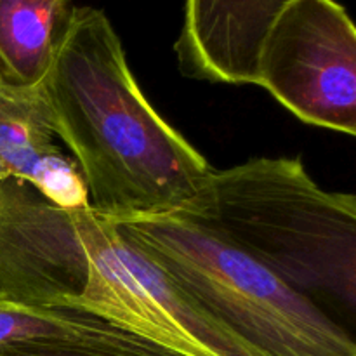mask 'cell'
Instances as JSON below:
<instances>
[{
	"label": "cell",
	"mask_w": 356,
	"mask_h": 356,
	"mask_svg": "<svg viewBox=\"0 0 356 356\" xmlns=\"http://www.w3.org/2000/svg\"><path fill=\"white\" fill-rule=\"evenodd\" d=\"M75 9L72 0H0V83L44 82Z\"/></svg>",
	"instance_id": "cell-8"
},
{
	"label": "cell",
	"mask_w": 356,
	"mask_h": 356,
	"mask_svg": "<svg viewBox=\"0 0 356 356\" xmlns=\"http://www.w3.org/2000/svg\"><path fill=\"white\" fill-rule=\"evenodd\" d=\"M120 235L261 356H356L350 330L228 243L172 214L111 219Z\"/></svg>",
	"instance_id": "cell-4"
},
{
	"label": "cell",
	"mask_w": 356,
	"mask_h": 356,
	"mask_svg": "<svg viewBox=\"0 0 356 356\" xmlns=\"http://www.w3.org/2000/svg\"><path fill=\"white\" fill-rule=\"evenodd\" d=\"M56 139L54 118L40 83H0V181H24L68 211L87 209V191L76 163Z\"/></svg>",
	"instance_id": "cell-7"
},
{
	"label": "cell",
	"mask_w": 356,
	"mask_h": 356,
	"mask_svg": "<svg viewBox=\"0 0 356 356\" xmlns=\"http://www.w3.org/2000/svg\"><path fill=\"white\" fill-rule=\"evenodd\" d=\"M256 86L299 120L356 134V30L336 0H294L264 38Z\"/></svg>",
	"instance_id": "cell-5"
},
{
	"label": "cell",
	"mask_w": 356,
	"mask_h": 356,
	"mask_svg": "<svg viewBox=\"0 0 356 356\" xmlns=\"http://www.w3.org/2000/svg\"><path fill=\"white\" fill-rule=\"evenodd\" d=\"M169 214L242 252L341 327L353 320L356 198L320 188L301 159L212 169Z\"/></svg>",
	"instance_id": "cell-3"
},
{
	"label": "cell",
	"mask_w": 356,
	"mask_h": 356,
	"mask_svg": "<svg viewBox=\"0 0 356 356\" xmlns=\"http://www.w3.org/2000/svg\"><path fill=\"white\" fill-rule=\"evenodd\" d=\"M0 356H183L134 332L94 318L70 337L28 341L0 350Z\"/></svg>",
	"instance_id": "cell-9"
},
{
	"label": "cell",
	"mask_w": 356,
	"mask_h": 356,
	"mask_svg": "<svg viewBox=\"0 0 356 356\" xmlns=\"http://www.w3.org/2000/svg\"><path fill=\"white\" fill-rule=\"evenodd\" d=\"M40 86L87 205L101 218L169 214L212 170L146 99L103 10L76 7Z\"/></svg>",
	"instance_id": "cell-2"
},
{
	"label": "cell",
	"mask_w": 356,
	"mask_h": 356,
	"mask_svg": "<svg viewBox=\"0 0 356 356\" xmlns=\"http://www.w3.org/2000/svg\"><path fill=\"white\" fill-rule=\"evenodd\" d=\"M294 0H184L174 44L179 72L207 82H257V61L268 31Z\"/></svg>",
	"instance_id": "cell-6"
},
{
	"label": "cell",
	"mask_w": 356,
	"mask_h": 356,
	"mask_svg": "<svg viewBox=\"0 0 356 356\" xmlns=\"http://www.w3.org/2000/svg\"><path fill=\"white\" fill-rule=\"evenodd\" d=\"M94 318L70 309L28 308L0 299V350L28 341L70 337L90 325Z\"/></svg>",
	"instance_id": "cell-10"
},
{
	"label": "cell",
	"mask_w": 356,
	"mask_h": 356,
	"mask_svg": "<svg viewBox=\"0 0 356 356\" xmlns=\"http://www.w3.org/2000/svg\"><path fill=\"white\" fill-rule=\"evenodd\" d=\"M0 299L86 313L183 356H261L131 245L111 219L0 181Z\"/></svg>",
	"instance_id": "cell-1"
}]
</instances>
